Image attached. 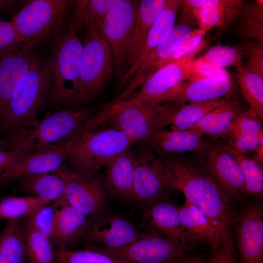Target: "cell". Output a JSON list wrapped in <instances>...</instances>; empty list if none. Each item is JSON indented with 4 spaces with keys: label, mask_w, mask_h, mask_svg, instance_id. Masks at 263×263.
<instances>
[{
    "label": "cell",
    "mask_w": 263,
    "mask_h": 263,
    "mask_svg": "<svg viewBox=\"0 0 263 263\" xmlns=\"http://www.w3.org/2000/svg\"><path fill=\"white\" fill-rule=\"evenodd\" d=\"M161 160L173 177L185 200L199 208L214 227L215 239L232 233L236 216L233 199L206 171L200 163L187 158L165 156Z\"/></svg>",
    "instance_id": "obj_1"
},
{
    "label": "cell",
    "mask_w": 263,
    "mask_h": 263,
    "mask_svg": "<svg viewBox=\"0 0 263 263\" xmlns=\"http://www.w3.org/2000/svg\"><path fill=\"white\" fill-rule=\"evenodd\" d=\"M74 19L53 39L47 61L51 77L48 99L52 103L72 105L78 102L79 81L83 44L77 36L82 24L79 8L75 5Z\"/></svg>",
    "instance_id": "obj_2"
},
{
    "label": "cell",
    "mask_w": 263,
    "mask_h": 263,
    "mask_svg": "<svg viewBox=\"0 0 263 263\" xmlns=\"http://www.w3.org/2000/svg\"><path fill=\"white\" fill-rule=\"evenodd\" d=\"M51 81L47 59L40 57L18 85L0 122V135L5 138L37 120Z\"/></svg>",
    "instance_id": "obj_3"
},
{
    "label": "cell",
    "mask_w": 263,
    "mask_h": 263,
    "mask_svg": "<svg viewBox=\"0 0 263 263\" xmlns=\"http://www.w3.org/2000/svg\"><path fill=\"white\" fill-rule=\"evenodd\" d=\"M178 104L146 101H123L98 113L102 123L119 130L134 143L147 142L157 131L169 125Z\"/></svg>",
    "instance_id": "obj_4"
},
{
    "label": "cell",
    "mask_w": 263,
    "mask_h": 263,
    "mask_svg": "<svg viewBox=\"0 0 263 263\" xmlns=\"http://www.w3.org/2000/svg\"><path fill=\"white\" fill-rule=\"evenodd\" d=\"M93 113L91 109L83 108L49 114L5 137L0 143L25 155L65 141L94 114Z\"/></svg>",
    "instance_id": "obj_5"
},
{
    "label": "cell",
    "mask_w": 263,
    "mask_h": 263,
    "mask_svg": "<svg viewBox=\"0 0 263 263\" xmlns=\"http://www.w3.org/2000/svg\"><path fill=\"white\" fill-rule=\"evenodd\" d=\"M85 27L78 92V102L84 103L96 97L114 72L112 50L102 27Z\"/></svg>",
    "instance_id": "obj_6"
},
{
    "label": "cell",
    "mask_w": 263,
    "mask_h": 263,
    "mask_svg": "<svg viewBox=\"0 0 263 263\" xmlns=\"http://www.w3.org/2000/svg\"><path fill=\"white\" fill-rule=\"evenodd\" d=\"M73 2L33 0L27 2L11 20L21 43L35 46L53 38L65 27L67 12Z\"/></svg>",
    "instance_id": "obj_7"
},
{
    "label": "cell",
    "mask_w": 263,
    "mask_h": 263,
    "mask_svg": "<svg viewBox=\"0 0 263 263\" xmlns=\"http://www.w3.org/2000/svg\"><path fill=\"white\" fill-rule=\"evenodd\" d=\"M133 143L118 130L110 127L98 128L86 134L67 161L74 170L94 173Z\"/></svg>",
    "instance_id": "obj_8"
},
{
    "label": "cell",
    "mask_w": 263,
    "mask_h": 263,
    "mask_svg": "<svg viewBox=\"0 0 263 263\" xmlns=\"http://www.w3.org/2000/svg\"><path fill=\"white\" fill-rule=\"evenodd\" d=\"M175 190L173 177L152 150L144 148L134 153L133 202L145 205L167 200Z\"/></svg>",
    "instance_id": "obj_9"
},
{
    "label": "cell",
    "mask_w": 263,
    "mask_h": 263,
    "mask_svg": "<svg viewBox=\"0 0 263 263\" xmlns=\"http://www.w3.org/2000/svg\"><path fill=\"white\" fill-rule=\"evenodd\" d=\"M94 249L123 263H171L186 259L187 250L181 244L149 230L126 245Z\"/></svg>",
    "instance_id": "obj_10"
},
{
    "label": "cell",
    "mask_w": 263,
    "mask_h": 263,
    "mask_svg": "<svg viewBox=\"0 0 263 263\" xmlns=\"http://www.w3.org/2000/svg\"><path fill=\"white\" fill-rule=\"evenodd\" d=\"M139 0H120L110 10L102 27L112 50L114 72L124 75L136 24Z\"/></svg>",
    "instance_id": "obj_11"
},
{
    "label": "cell",
    "mask_w": 263,
    "mask_h": 263,
    "mask_svg": "<svg viewBox=\"0 0 263 263\" xmlns=\"http://www.w3.org/2000/svg\"><path fill=\"white\" fill-rule=\"evenodd\" d=\"M196 154L198 161L206 171L233 199L240 200L246 195L239 166L223 145L206 140Z\"/></svg>",
    "instance_id": "obj_12"
},
{
    "label": "cell",
    "mask_w": 263,
    "mask_h": 263,
    "mask_svg": "<svg viewBox=\"0 0 263 263\" xmlns=\"http://www.w3.org/2000/svg\"><path fill=\"white\" fill-rule=\"evenodd\" d=\"M206 44L207 41L203 39L181 58L158 70L124 101H146L156 103L161 96L176 85L193 78L194 76L193 62L195 56L206 46Z\"/></svg>",
    "instance_id": "obj_13"
},
{
    "label": "cell",
    "mask_w": 263,
    "mask_h": 263,
    "mask_svg": "<svg viewBox=\"0 0 263 263\" xmlns=\"http://www.w3.org/2000/svg\"><path fill=\"white\" fill-rule=\"evenodd\" d=\"M85 137L78 136L21 156L4 175L0 185L29 175L56 171Z\"/></svg>",
    "instance_id": "obj_14"
},
{
    "label": "cell",
    "mask_w": 263,
    "mask_h": 263,
    "mask_svg": "<svg viewBox=\"0 0 263 263\" xmlns=\"http://www.w3.org/2000/svg\"><path fill=\"white\" fill-rule=\"evenodd\" d=\"M193 26L178 24L165 35L158 45L146 56L124 90L114 99L115 103L127 100L153 73L169 64L175 51L195 32Z\"/></svg>",
    "instance_id": "obj_15"
},
{
    "label": "cell",
    "mask_w": 263,
    "mask_h": 263,
    "mask_svg": "<svg viewBox=\"0 0 263 263\" xmlns=\"http://www.w3.org/2000/svg\"><path fill=\"white\" fill-rule=\"evenodd\" d=\"M56 172L65 184V197L69 204L86 216L96 215L103 208V183L94 173L74 170L63 165Z\"/></svg>",
    "instance_id": "obj_16"
},
{
    "label": "cell",
    "mask_w": 263,
    "mask_h": 263,
    "mask_svg": "<svg viewBox=\"0 0 263 263\" xmlns=\"http://www.w3.org/2000/svg\"><path fill=\"white\" fill-rule=\"evenodd\" d=\"M233 92L230 76H206L180 83L161 96L156 103L172 102L181 105L203 102L228 97Z\"/></svg>",
    "instance_id": "obj_17"
},
{
    "label": "cell",
    "mask_w": 263,
    "mask_h": 263,
    "mask_svg": "<svg viewBox=\"0 0 263 263\" xmlns=\"http://www.w3.org/2000/svg\"><path fill=\"white\" fill-rule=\"evenodd\" d=\"M261 207L251 203L243 207L233 225L240 263H263V214Z\"/></svg>",
    "instance_id": "obj_18"
},
{
    "label": "cell",
    "mask_w": 263,
    "mask_h": 263,
    "mask_svg": "<svg viewBox=\"0 0 263 263\" xmlns=\"http://www.w3.org/2000/svg\"><path fill=\"white\" fill-rule=\"evenodd\" d=\"M22 43L0 58V122L19 82L40 57Z\"/></svg>",
    "instance_id": "obj_19"
},
{
    "label": "cell",
    "mask_w": 263,
    "mask_h": 263,
    "mask_svg": "<svg viewBox=\"0 0 263 263\" xmlns=\"http://www.w3.org/2000/svg\"><path fill=\"white\" fill-rule=\"evenodd\" d=\"M142 215L148 230L168 238L188 249L191 241L181 224L179 207L161 200L144 205Z\"/></svg>",
    "instance_id": "obj_20"
},
{
    "label": "cell",
    "mask_w": 263,
    "mask_h": 263,
    "mask_svg": "<svg viewBox=\"0 0 263 263\" xmlns=\"http://www.w3.org/2000/svg\"><path fill=\"white\" fill-rule=\"evenodd\" d=\"M167 1V0H139L131 48L124 75L117 85L118 90H122L136 73L138 59L150 31Z\"/></svg>",
    "instance_id": "obj_21"
},
{
    "label": "cell",
    "mask_w": 263,
    "mask_h": 263,
    "mask_svg": "<svg viewBox=\"0 0 263 263\" xmlns=\"http://www.w3.org/2000/svg\"><path fill=\"white\" fill-rule=\"evenodd\" d=\"M85 233L89 240L98 247L106 248L126 245L143 234L128 220L115 215L97 219L88 225Z\"/></svg>",
    "instance_id": "obj_22"
},
{
    "label": "cell",
    "mask_w": 263,
    "mask_h": 263,
    "mask_svg": "<svg viewBox=\"0 0 263 263\" xmlns=\"http://www.w3.org/2000/svg\"><path fill=\"white\" fill-rule=\"evenodd\" d=\"M105 168V184L109 192L133 202L134 153L129 149L111 161Z\"/></svg>",
    "instance_id": "obj_23"
},
{
    "label": "cell",
    "mask_w": 263,
    "mask_h": 263,
    "mask_svg": "<svg viewBox=\"0 0 263 263\" xmlns=\"http://www.w3.org/2000/svg\"><path fill=\"white\" fill-rule=\"evenodd\" d=\"M56 202L59 207L56 212L52 239L58 247L66 248L86 232L87 216L69 204L65 196Z\"/></svg>",
    "instance_id": "obj_24"
},
{
    "label": "cell",
    "mask_w": 263,
    "mask_h": 263,
    "mask_svg": "<svg viewBox=\"0 0 263 263\" xmlns=\"http://www.w3.org/2000/svg\"><path fill=\"white\" fill-rule=\"evenodd\" d=\"M244 111L241 104L234 100L211 110L188 131L202 137L203 135L214 138L226 136L236 119Z\"/></svg>",
    "instance_id": "obj_25"
},
{
    "label": "cell",
    "mask_w": 263,
    "mask_h": 263,
    "mask_svg": "<svg viewBox=\"0 0 263 263\" xmlns=\"http://www.w3.org/2000/svg\"><path fill=\"white\" fill-rule=\"evenodd\" d=\"M206 140L191 131L160 130L146 142L151 150L160 153L199 151Z\"/></svg>",
    "instance_id": "obj_26"
},
{
    "label": "cell",
    "mask_w": 263,
    "mask_h": 263,
    "mask_svg": "<svg viewBox=\"0 0 263 263\" xmlns=\"http://www.w3.org/2000/svg\"><path fill=\"white\" fill-rule=\"evenodd\" d=\"M244 0H207L202 9L198 24L200 28L207 32L216 27L218 34L222 35L234 22Z\"/></svg>",
    "instance_id": "obj_27"
},
{
    "label": "cell",
    "mask_w": 263,
    "mask_h": 263,
    "mask_svg": "<svg viewBox=\"0 0 263 263\" xmlns=\"http://www.w3.org/2000/svg\"><path fill=\"white\" fill-rule=\"evenodd\" d=\"M25 229L20 219L6 221L0 232V263H24Z\"/></svg>",
    "instance_id": "obj_28"
},
{
    "label": "cell",
    "mask_w": 263,
    "mask_h": 263,
    "mask_svg": "<svg viewBox=\"0 0 263 263\" xmlns=\"http://www.w3.org/2000/svg\"><path fill=\"white\" fill-rule=\"evenodd\" d=\"M178 209L182 225L191 242L197 241L210 245L216 231L205 213L186 200Z\"/></svg>",
    "instance_id": "obj_29"
},
{
    "label": "cell",
    "mask_w": 263,
    "mask_h": 263,
    "mask_svg": "<svg viewBox=\"0 0 263 263\" xmlns=\"http://www.w3.org/2000/svg\"><path fill=\"white\" fill-rule=\"evenodd\" d=\"M19 180L22 191L48 204L65 196L64 181L55 172L29 175Z\"/></svg>",
    "instance_id": "obj_30"
},
{
    "label": "cell",
    "mask_w": 263,
    "mask_h": 263,
    "mask_svg": "<svg viewBox=\"0 0 263 263\" xmlns=\"http://www.w3.org/2000/svg\"><path fill=\"white\" fill-rule=\"evenodd\" d=\"M182 2V0H167L164 8L158 16L150 31L145 46L138 59L136 72L146 56L175 25L176 16Z\"/></svg>",
    "instance_id": "obj_31"
},
{
    "label": "cell",
    "mask_w": 263,
    "mask_h": 263,
    "mask_svg": "<svg viewBox=\"0 0 263 263\" xmlns=\"http://www.w3.org/2000/svg\"><path fill=\"white\" fill-rule=\"evenodd\" d=\"M235 32L263 44V1H245L234 21Z\"/></svg>",
    "instance_id": "obj_32"
},
{
    "label": "cell",
    "mask_w": 263,
    "mask_h": 263,
    "mask_svg": "<svg viewBox=\"0 0 263 263\" xmlns=\"http://www.w3.org/2000/svg\"><path fill=\"white\" fill-rule=\"evenodd\" d=\"M233 100L228 97H225L206 101L179 104L169 125H171L172 130H188L211 110L230 103Z\"/></svg>",
    "instance_id": "obj_33"
},
{
    "label": "cell",
    "mask_w": 263,
    "mask_h": 263,
    "mask_svg": "<svg viewBox=\"0 0 263 263\" xmlns=\"http://www.w3.org/2000/svg\"><path fill=\"white\" fill-rule=\"evenodd\" d=\"M236 75L242 94L260 120L263 119V76L249 70L244 64L237 68Z\"/></svg>",
    "instance_id": "obj_34"
},
{
    "label": "cell",
    "mask_w": 263,
    "mask_h": 263,
    "mask_svg": "<svg viewBox=\"0 0 263 263\" xmlns=\"http://www.w3.org/2000/svg\"><path fill=\"white\" fill-rule=\"evenodd\" d=\"M235 159L241 170L246 195L261 200L263 196V165L252 157L240 153L230 146L223 145Z\"/></svg>",
    "instance_id": "obj_35"
},
{
    "label": "cell",
    "mask_w": 263,
    "mask_h": 263,
    "mask_svg": "<svg viewBox=\"0 0 263 263\" xmlns=\"http://www.w3.org/2000/svg\"><path fill=\"white\" fill-rule=\"evenodd\" d=\"M26 257L30 263H54L55 251L51 239L29 220L26 225Z\"/></svg>",
    "instance_id": "obj_36"
},
{
    "label": "cell",
    "mask_w": 263,
    "mask_h": 263,
    "mask_svg": "<svg viewBox=\"0 0 263 263\" xmlns=\"http://www.w3.org/2000/svg\"><path fill=\"white\" fill-rule=\"evenodd\" d=\"M49 204L34 196H8L0 200V219L17 220L30 218L43 206Z\"/></svg>",
    "instance_id": "obj_37"
},
{
    "label": "cell",
    "mask_w": 263,
    "mask_h": 263,
    "mask_svg": "<svg viewBox=\"0 0 263 263\" xmlns=\"http://www.w3.org/2000/svg\"><path fill=\"white\" fill-rule=\"evenodd\" d=\"M244 56L243 43L232 46L218 44L209 48L199 58L220 68L230 66L238 68L244 64Z\"/></svg>",
    "instance_id": "obj_38"
},
{
    "label": "cell",
    "mask_w": 263,
    "mask_h": 263,
    "mask_svg": "<svg viewBox=\"0 0 263 263\" xmlns=\"http://www.w3.org/2000/svg\"><path fill=\"white\" fill-rule=\"evenodd\" d=\"M54 263H123L96 249L72 250L58 247Z\"/></svg>",
    "instance_id": "obj_39"
},
{
    "label": "cell",
    "mask_w": 263,
    "mask_h": 263,
    "mask_svg": "<svg viewBox=\"0 0 263 263\" xmlns=\"http://www.w3.org/2000/svg\"><path fill=\"white\" fill-rule=\"evenodd\" d=\"M119 0H78L82 14V25L84 24L85 27H102L107 15Z\"/></svg>",
    "instance_id": "obj_40"
},
{
    "label": "cell",
    "mask_w": 263,
    "mask_h": 263,
    "mask_svg": "<svg viewBox=\"0 0 263 263\" xmlns=\"http://www.w3.org/2000/svg\"><path fill=\"white\" fill-rule=\"evenodd\" d=\"M210 245L211 256L209 263H237L233 234L215 240Z\"/></svg>",
    "instance_id": "obj_41"
},
{
    "label": "cell",
    "mask_w": 263,
    "mask_h": 263,
    "mask_svg": "<svg viewBox=\"0 0 263 263\" xmlns=\"http://www.w3.org/2000/svg\"><path fill=\"white\" fill-rule=\"evenodd\" d=\"M263 135V131L258 134L254 133H229L228 143L226 145L231 147L237 151L248 154L255 152L260 145L261 137Z\"/></svg>",
    "instance_id": "obj_42"
},
{
    "label": "cell",
    "mask_w": 263,
    "mask_h": 263,
    "mask_svg": "<svg viewBox=\"0 0 263 263\" xmlns=\"http://www.w3.org/2000/svg\"><path fill=\"white\" fill-rule=\"evenodd\" d=\"M57 205H46L29 218L35 226L52 239Z\"/></svg>",
    "instance_id": "obj_43"
},
{
    "label": "cell",
    "mask_w": 263,
    "mask_h": 263,
    "mask_svg": "<svg viewBox=\"0 0 263 263\" xmlns=\"http://www.w3.org/2000/svg\"><path fill=\"white\" fill-rule=\"evenodd\" d=\"M246 61L244 66L263 76V44L255 40L243 43Z\"/></svg>",
    "instance_id": "obj_44"
},
{
    "label": "cell",
    "mask_w": 263,
    "mask_h": 263,
    "mask_svg": "<svg viewBox=\"0 0 263 263\" xmlns=\"http://www.w3.org/2000/svg\"><path fill=\"white\" fill-rule=\"evenodd\" d=\"M263 131L261 120L250 109L241 113L234 121L229 133L258 134Z\"/></svg>",
    "instance_id": "obj_45"
},
{
    "label": "cell",
    "mask_w": 263,
    "mask_h": 263,
    "mask_svg": "<svg viewBox=\"0 0 263 263\" xmlns=\"http://www.w3.org/2000/svg\"><path fill=\"white\" fill-rule=\"evenodd\" d=\"M20 44L22 43L12 22L0 18V58Z\"/></svg>",
    "instance_id": "obj_46"
},
{
    "label": "cell",
    "mask_w": 263,
    "mask_h": 263,
    "mask_svg": "<svg viewBox=\"0 0 263 263\" xmlns=\"http://www.w3.org/2000/svg\"><path fill=\"white\" fill-rule=\"evenodd\" d=\"M207 0H182L178 24L194 26L198 22L200 12Z\"/></svg>",
    "instance_id": "obj_47"
},
{
    "label": "cell",
    "mask_w": 263,
    "mask_h": 263,
    "mask_svg": "<svg viewBox=\"0 0 263 263\" xmlns=\"http://www.w3.org/2000/svg\"><path fill=\"white\" fill-rule=\"evenodd\" d=\"M23 155L15 149L7 148L0 143V183L12 165Z\"/></svg>",
    "instance_id": "obj_48"
},
{
    "label": "cell",
    "mask_w": 263,
    "mask_h": 263,
    "mask_svg": "<svg viewBox=\"0 0 263 263\" xmlns=\"http://www.w3.org/2000/svg\"><path fill=\"white\" fill-rule=\"evenodd\" d=\"M193 66L194 76L193 78L217 75L230 76L225 69L217 67L201 60L199 58L194 59Z\"/></svg>",
    "instance_id": "obj_49"
},
{
    "label": "cell",
    "mask_w": 263,
    "mask_h": 263,
    "mask_svg": "<svg viewBox=\"0 0 263 263\" xmlns=\"http://www.w3.org/2000/svg\"><path fill=\"white\" fill-rule=\"evenodd\" d=\"M20 2L15 0H0V12L14 11Z\"/></svg>",
    "instance_id": "obj_50"
},
{
    "label": "cell",
    "mask_w": 263,
    "mask_h": 263,
    "mask_svg": "<svg viewBox=\"0 0 263 263\" xmlns=\"http://www.w3.org/2000/svg\"><path fill=\"white\" fill-rule=\"evenodd\" d=\"M171 263H208L202 257H187L184 260Z\"/></svg>",
    "instance_id": "obj_51"
}]
</instances>
